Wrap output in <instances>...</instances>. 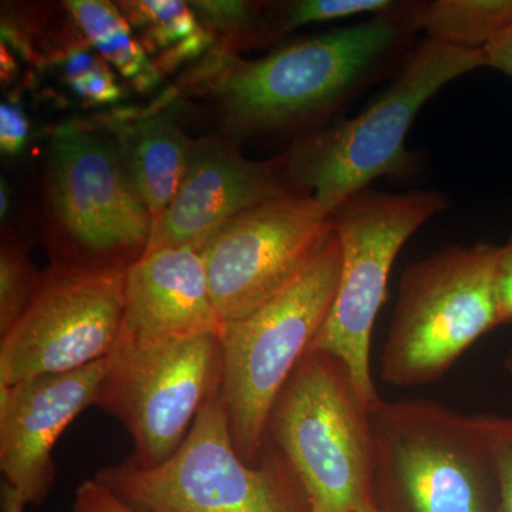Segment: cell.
Returning a JSON list of instances; mask_svg holds the SVG:
<instances>
[{"instance_id": "cell-1", "label": "cell", "mask_w": 512, "mask_h": 512, "mask_svg": "<svg viewBox=\"0 0 512 512\" xmlns=\"http://www.w3.org/2000/svg\"><path fill=\"white\" fill-rule=\"evenodd\" d=\"M407 6L292 43L254 62L228 60L215 83L234 131L279 130L338 109L365 86L414 30Z\"/></svg>"}, {"instance_id": "cell-2", "label": "cell", "mask_w": 512, "mask_h": 512, "mask_svg": "<svg viewBox=\"0 0 512 512\" xmlns=\"http://www.w3.org/2000/svg\"><path fill=\"white\" fill-rule=\"evenodd\" d=\"M372 424L377 507L500 512L491 414L467 416L430 400H382Z\"/></svg>"}, {"instance_id": "cell-3", "label": "cell", "mask_w": 512, "mask_h": 512, "mask_svg": "<svg viewBox=\"0 0 512 512\" xmlns=\"http://www.w3.org/2000/svg\"><path fill=\"white\" fill-rule=\"evenodd\" d=\"M481 67H487L484 50L420 43L372 106L309 134L281 157L288 180L330 215L379 178L403 173L412 160L407 134L424 104Z\"/></svg>"}, {"instance_id": "cell-4", "label": "cell", "mask_w": 512, "mask_h": 512, "mask_svg": "<svg viewBox=\"0 0 512 512\" xmlns=\"http://www.w3.org/2000/svg\"><path fill=\"white\" fill-rule=\"evenodd\" d=\"M43 210L53 265L126 272L146 254L154 220L116 137L63 124L46 151Z\"/></svg>"}, {"instance_id": "cell-5", "label": "cell", "mask_w": 512, "mask_h": 512, "mask_svg": "<svg viewBox=\"0 0 512 512\" xmlns=\"http://www.w3.org/2000/svg\"><path fill=\"white\" fill-rule=\"evenodd\" d=\"M372 407L335 357L308 352L279 393L268 440L301 484L311 512L375 503Z\"/></svg>"}, {"instance_id": "cell-6", "label": "cell", "mask_w": 512, "mask_h": 512, "mask_svg": "<svg viewBox=\"0 0 512 512\" xmlns=\"http://www.w3.org/2000/svg\"><path fill=\"white\" fill-rule=\"evenodd\" d=\"M340 266L342 251L332 227L282 291L222 328L221 396L235 448L249 464L261 460L276 399L328 318Z\"/></svg>"}, {"instance_id": "cell-7", "label": "cell", "mask_w": 512, "mask_h": 512, "mask_svg": "<svg viewBox=\"0 0 512 512\" xmlns=\"http://www.w3.org/2000/svg\"><path fill=\"white\" fill-rule=\"evenodd\" d=\"M93 478L147 512H311L301 484L274 447L255 464L239 456L221 389L164 463L141 467L126 460Z\"/></svg>"}, {"instance_id": "cell-8", "label": "cell", "mask_w": 512, "mask_h": 512, "mask_svg": "<svg viewBox=\"0 0 512 512\" xmlns=\"http://www.w3.org/2000/svg\"><path fill=\"white\" fill-rule=\"evenodd\" d=\"M500 245H448L407 266L380 356L390 386L413 389L440 379L481 336L501 326Z\"/></svg>"}, {"instance_id": "cell-9", "label": "cell", "mask_w": 512, "mask_h": 512, "mask_svg": "<svg viewBox=\"0 0 512 512\" xmlns=\"http://www.w3.org/2000/svg\"><path fill=\"white\" fill-rule=\"evenodd\" d=\"M446 207V197L437 191L389 194L367 188L330 214L342 266L332 308L309 352L338 359L372 409L382 397L372 376L370 348L390 271L414 232Z\"/></svg>"}, {"instance_id": "cell-10", "label": "cell", "mask_w": 512, "mask_h": 512, "mask_svg": "<svg viewBox=\"0 0 512 512\" xmlns=\"http://www.w3.org/2000/svg\"><path fill=\"white\" fill-rule=\"evenodd\" d=\"M221 335L181 336L117 346L94 406L133 437L141 467L173 456L212 394L221 389Z\"/></svg>"}, {"instance_id": "cell-11", "label": "cell", "mask_w": 512, "mask_h": 512, "mask_svg": "<svg viewBox=\"0 0 512 512\" xmlns=\"http://www.w3.org/2000/svg\"><path fill=\"white\" fill-rule=\"evenodd\" d=\"M126 272L53 265L28 308L2 333L0 386L72 372L119 345Z\"/></svg>"}, {"instance_id": "cell-12", "label": "cell", "mask_w": 512, "mask_h": 512, "mask_svg": "<svg viewBox=\"0 0 512 512\" xmlns=\"http://www.w3.org/2000/svg\"><path fill=\"white\" fill-rule=\"evenodd\" d=\"M328 212L305 192L232 218L200 249L222 322L256 311L308 265L332 231Z\"/></svg>"}, {"instance_id": "cell-13", "label": "cell", "mask_w": 512, "mask_h": 512, "mask_svg": "<svg viewBox=\"0 0 512 512\" xmlns=\"http://www.w3.org/2000/svg\"><path fill=\"white\" fill-rule=\"evenodd\" d=\"M110 356L72 372L0 386V470L26 504H40L49 494L56 476L53 447L96 403Z\"/></svg>"}, {"instance_id": "cell-14", "label": "cell", "mask_w": 512, "mask_h": 512, "mask_svg": "<svg viewBox=\"0 0 512 512\" xmlns=\"http://www.w3.org/2000/svg\"><path fill=\"white\" fill-rule=\"evenodd\" d=\"M295 192L301 191L289 183L281 158L256 163L222 141H198L174 200L154 221L146 254L180 247L200 251L232 218Z\"/></svg>"}, {"instance_id": "cell-15", "label": "cell", "mask_w": 512, "mask_h": 512, "mask_svg": "<svg viewBox=\"0 0 512 512\" xmlns=\"http://www.w3.org/2000/svg\"><path fill=\"white\" fill-rule=\"evenodd\" d=\"M222 328L198 249H160L127 269L117 346L201 333L221 335Z\"/></svg>"}, {"instance_id": "cell-16", "label": "cell", "mask_w": 512, "mask_h": 512, "mask_svg": "<svg viewBox=\"0 0 512 512\" xmlns=\"http://www.w3.org/2000/svg\"><path fill=\"white\" fill-rule=\"evenodd\" d=\"M113 128L131 178L156 221L183 183L195 143L167 114L117 121Z\"/></svg>"}, {"instance_id": "cell-17", "label": "cell", "mask_w": 512, "mask_h": 512, "mask_svg": "<svg viewBox=\"0 0 512 512\" xmlns=\"http://www.w3.org/2000/svg\"><path fill=\"white\" fill-rule=\"evenodd\" d=\"M406 13L431 42L458 49L484 50L512 29V0H434Z\"/></svg>"}, {"instance_id": "cell-18", "label": "cell", "mask_w": 512, "mask_h": 512, "mask_svg": "<svg viewBox=\"0 0 512 512\" xmlns=\"http://www.w3.org/2000/svg\"><path fill=\"white\" fill-rule=\"evenodd\" d=\"M79 28L101 56L128 79H143L150 69L146 53L131 36L126 19L111 3L100 0L66 2Z\"/></svg>"}, {"instance_id": "cell-19", "label": "cell", "mask_w": 512, "mask_h": 512, "mask_svg": "<svg viewBox=\"0 0 512 512\" xmlns=\"http://www.w3.org/2000/svg\"><path fill=\"white\" fill-rule=\"evenodd\" d=\"M43 272H37L29 255L18 245L3 244L0 251V335L12 328L28 308L39 288Z\"/></svg>"}, {"instance_id": "cell-20", "label": "cell", "mask_w": 512, "mask_h": 512, "mask_svg": "<svg viewBox=\"0 0 512 512\" xmlns=\"http://www.w3.org/2000/svg\"><path fill=\"white\" fill-rule=\"evenodd\" d=\"M130 10V19L147 28L151 42L158 46L188 42L197 36L198 25L190 6L184 2H133L124 3Z\"/></svg>"}, {"instance_id": "cell-21", "label": "cell", "mask_w": 512, "mask_h": 512, "mask_svg": "<svg viewBox=\"0 0 512 512\" xmlns=\"http://www.w3.org/2000/svg\"><path fill=\"white\" fill-rule=\"evenodd\" d=\"M403 3L392 0H301L289 3L282 15L279 30H293L311 23L352 18L360 15H386Z\"/></svg>"}, {"instance_id": "cell-22", "label": "cell", "mask_w": 512, "mask_h": 512, "mask_svg": "<svg viewBox=\"0 0 512 512\" xmlns=\"http://www.w3.org/2000/svg\"><path fill=\"white\" fill-rule=\"evenodd\" d=\"M201 10L212 25L224 29L234 42H249L258 39L264 32L262 16L258 8L247 2H200L192 3Z\"/></svg>"}, {"instance_id": "cell-23", "label": "cell", "mask_w": 512, "mask_h": 512, "mask_svg": "<svg viewBox=\"0 0 512 512\" xmlns=\"http://www.w3.org/2000/svg\"><path fill=\"white\" fill-rule=\"evenodd\" d=\"M67 79L77 93L97 103H107L120 96L119 86L114 82L113 76L103 64L94 60V57L84 60L83 64L80 63L70 70Z\"/></svg>"}, {"instance_id": "cell-24", "label": "cell", "mask_w": 512, "mask_h": 512, "mask_svg": "<svg viewBox=\"0 0 512 512\" xmlns=\"http://www.w3.org/2000/svg\"><path fill=\"white\" fill-rule=\"evenodd\" d=\"M493 446L500 477V512H512V414L491 416Z\"/></svg>"}, {"instance_id": "cell-25", "label": "cell", "mask_w": 512, "mask_h": 512, "mask_svg": "<svg viewBox=\"0 0 512 512\" xmlns=\"http://www.w3.org/2000/svg\"><path fill=\"white\" fill-rule=\"evenodd\" d=\"M67 512H147L137 510L124 503L109 488L97 483L94 478L84 481L74 493L72 507Z\"/></svg>"}, {"instance_id": "cell-26", "label": "cell", "mask_w": 512, "mask_h": 512, "mask_svg": "<svg viewBox=\"0 0 512 512\" xmlns=\"http://www.w3.org/2000/svg\"><path fill=\"white\" fill-rule=\"evenodd\" d=\"M28 136V120L18 104L3 103L0 109V146L8 154H18Z\"/></svg>"}, {"instance_id": "cell-27", "label": "cell", "mask_w": 512, "mask_h": 512, "mask_svg": "<svg viewBox=\"0 0 512 512\" xmlns=\"http://www.w3.org/2000/svg\"><path fill=\"white\" fill-rule=\"evenodd\" d=\"M495 281L501 325H512V237L500 247Z\"/></svg>"}, {"instance_id": "cell-28", "label": "cell", "mask_w": 512, "mask_h": 512, "mask_svg": "<svg viewBox=\"0 0 512 512\" xmlns=\"http://www.w3.org/2000/svg\"><path fill=\"white\" fill-rule=\"evenodd\" d=\"M484 53L487 67H493L512 77V29L485 47Z\"/></svg>"}, {"instance_id": "cell-29", "label": "cell", "mask_w": 512, "mask_h": 512, "mask_svg": "<svg viewBox=\"0 0 512 512\" xmlns=\"http://www.w3.org/2000/svg\"><path fill=\"white\" fill-rule=\"evenodd\" d=\"M26 501L22 495L10 487L9 484H3L2 487V512H25Z\"/></svg>"}, {"instance_id": "cell-30", "label": "cell", "mask_w": 512, "mask_h": 512, "mask_svg": "<svg viewBox=\"0 0 512 512\" xmlns=\"http://www.w3.org/2000/svg\"><path fill=\"white\" fill-rule=\"evenodd\" d=\"M0 198H2V207H0V214H2V217L3 215L6 214V212H8V207H9V197H8V191H6V187H5V184L2 183V191H0Z\"/></svg>"}, {"instance_id": "cell-31", "label": "cell", "mask_w": 512, "mask_h": 512, "mask_svg": "<svg viewBox=\"0 0 512 512\" xmlns=\"http://www.w3.org/2000/svg\"><path fill=\"white\" fill-rule=\"evenodd\" d=\"M505 372L510 377L511 389H512V346L508 349L507 355L504 357Z\"/></svg>"}, {"instance_id": "cell-32", "label": "cell", "mask_w": 512, "mask_h": 512, "mask_svg": "<svg viewBox=\"0 0 512 512\" xmlns=\"http://www.w3.org/2000/svg\"><path fill=\"white\" fill-rule=\"evenodd\" d=\"M360 512H387L382 510V508L377 507L376 504L370 505V507H367L366 510L360 511Z\"/></svg>"}]
</instances>
